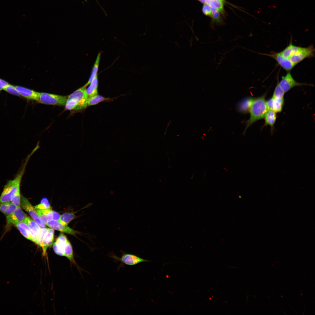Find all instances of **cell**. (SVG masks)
Returning a JSON list of instances; mask_svg holds the SVG:
<instances>
[{"instance_id": "cell-20", "label": "cell", "mask_w": 315, "mask_h": 315, "mask_svg": "<svg viewBox=\"0 0 315 315\" xmlns=\"http://www.w3.org/2000/svg\"><path fill=\"white\" fill-rule=\"evenodd\" d=\"M264 118L265 122L264 126L268 125L270 126L272 130L276 119V113L272 110H268Z\"/></svg>"}, {"instance_id": "cell-9", "label": "cell", "mask_w": 315, "mask_h": 315, "mask_svg": "<svg viewBox=\"0 0 315 315\" xmlns=\"http://www.w3.org/2000/svg\"><path fill=\"white\" fill-rule=\"evenodd\" d=\"M270 57L274 59L277 63L285 70L290 71L295 66L288 59L285 57L281 52H272L270 54H261Z\"/></svg>"}, {"instance_id": "cell-19", "label": "cell", "mask_w": 315, "mask_h": 315, "mask_svg": "<svg viewBox=\"0 0 315 315\" xmlns=\"http://www.w3.org/2000/svg\"><path fill=\"white\" fill-rule=\"evenodd\" d=\"M90 85L86 89V92L88 98L98 94V82L97 75L92 80Z\"/></svg>"}, {"instance_id": "cell-17", "label": "cell", "mask_w": 315, "mask_h": 315, "mask_svg": "<svg viewBox=\"0 0 315 315\" xmlns=\"http://www.w3.org/2000/svg\"><path fill=\"white\" fill-rule=\"evenodd\" d=\"M254 99L252 97H248L243 99L237 105L238 111L244 114L249 112Z\"/></svg>"}, {"instance_id": "cell-12", "label": "cell", "mask_w": 315, "mask_h": 315, "mask_svg": "<svg viewBox=\"0 0 315 315\" xmlns=\"http://www.w3.org/2000/svg\"><path fill=\"white\" fill-rule=\"evenodd\" d=\"M68 239L63 234L61 233L53 245L54 252L57 255L63 256Z\"/></svg>"}, {"instance_id": "cell-23", "label": "cell", "mask_w": 315, "mask_h": 315, "mask_svg": "<svg viewBox=\"0 0 315 315\" xmlns=\"http://www.w3.org/2000/svg\"><path fill=\"white\" fill-rule=\"evenodd\" d=\"M299 47V46L293 45L291 42L289 45L281 52L285 57L289 59L290 57L295 54Z\"/></svg>"}, {"instance_id": "cell-2", "label": "cell", "mask_w": 315, "mask_h": 315, "mask_svg": "<svg viewBox=\"0 0 315 315\" xmlns=\"http://www.w3.org/2000/svg\"><path fill=\"white\" fill-rule=\"evenodd\" d=\"M88 99L85 88L83 87L68 96L65 105V109L74 111L82 110L87 106Z\"/></svg>"}, {"instance_id": "cell-10", "label": "cell", "mask_w": 315, "mask_h": 315, "mask_svg": "<svg viewBox=\"0 0 315 315\" xmlns=\"http://www.w3.org/2000/svg\"><path fill=\"white\" fill-rule=\"evenodd\" d=\"M27 216L20 206L17 207L12 213L6 216L7 225L8 226L15 225L18 223L23 222Z\"/></svg>"}, {"instance_id": "cell-25", "label": "cell", "mask_w": 315, "mask_h": 315, "mask_svg": "<svg viewBox=\"0 0 315 315\" xmlns=\"http://www.w3.org/2000/svg\"><path fill=\"white\" fill-rule=\"evenodd\" d=\"M75 217L74 213L73 212H66L61 215L58 220L62 224L67 225Z\"/></svg>"}, {"instance_id": "cell-3", "label": "cell", "mask_w": 315, "mask_h": 315, "mask_svg": "<svg viewBox=\"0 0 315 315\" xmlns=\"http://www.w3.org/2000/svg\"><path fill=\"white\" fill-rule=\"evenodd\" d=\"M25 166L23 167L15 178L9 181L5 186L0 196V203L11 202L16 193L20 190V184Z\"/></svg>"}, {"instance_id": "cell-37", "label": "cell", "mask_w": 315, "mask_h": 315, "mask_svg": "<svg viewBox=\"0 0 315 315\" xmlns=\"http://www.w3.org/2000/svg\"><path fill=\"white\" fill-rule=\"evenodd\" d=\"M201 3L204 4H206V0H198Z\"/></svg>"}, {"instance_id": "cell-5", "label": "cell", "mask_w": 315, "mask_h": 315, "mask_svg": "<svg viewBox=\"0 0 315 315\" xmlns=\"http://www.w3.org/2000/svg\"><path fill=\"white\" fill-rule=\"evenodd\" d=\"M67 97L45 92H39L37 101L42 104L58 106L65 105Z\"/></svg>"}, {"instance_id": "cell-11", "label": "cell", "mask_w": 315, "mask_h": 315, "mask_svg": "<svg viewBox=\"0 0 315 315\" xmlns=\"http://www.w3.org/2000/svg\"><path fill=\"white\" fill-rule=\"evenodd\" d=\"M51 228L72 235H75L78 232L67 225L62 224L58 220H49L46 224Z\"/></svg>"}, {"instance_id": "cell-1", "label": "cell", "mask_w": 315, "mask_h": 315, "mask_svg": "<svg viewBox=\"0 0 315 315\" xmlns=\"http://www.w3.org/2000/svg\"><path fill=\"white\" fill-rule=\"evenodd\" d=\"M266 94L254 98L250 108L249 119L245 122V127L243 134L247 129L256 121L264 118L268 111L265 100Z\"/></svg>"}, {"instance_id": "cell-13", "label": "cell", "mask_w": 315, "mask_h": 315, "mask_svg": "<svg viewBox=\"0 0 315 315\" xmlns=\"http://www.w3.org/2000/svg\"><path fill=\"white\" fill-rule=\"evenodd\" d=\"M21 234L26 238L37 244L36 237L29 226L24 222L15 225Z\"/></svg>"}, {"instance_id": "cell-18", "label": "cell", "mask_w": 315, "mask_h": 315, "mask_svg": "<svg viewBox=\"0 0 315 315\" xmlns=\"http://www.w3.org/2000/svg\"><path fill=\"white\" fill-rule=\"evenodd\" d=\"M24 222L29 226L35 235L37 244L41 228L37 223L27 216L25 218Z\"/></svg>"}, {"instance_id": "cell-34", "label": "cell", "mask_w": 315, "mask_h": 315, "mask_svg": "<svg viewBox=\"0 0 315 315\" xmlns=\"http://www.w3.org/2000/svg\"><path fill=\"white\" fill-rule=\"evenodd\" d=\"M35 209L41 220L46 225L49 221L46 216L43 214L39 209Z\"/></svg>"}, {"instance_id": "cell-33", "label": "cell", "mask_w": 315, "mask_h": 315, "mask_svg": "<svg viewBox=\"0 0 315 315\" xmlns=\"http://www.w3.org/2000/svg\"><path fill=\"white\" fill-rule=\"evenodd\" d=\"M202 10L203 13L205 15L208 16H211L212 8L209 5L206 4H204Z\"/></svg>"}, {"instance_id": "cell-32", "label": "cell", "mask_w": 315, "mask_h": 315, "mask_svg": "<svg viewBox=\"0 0 315 315\" xmlns=\"http://www.w3.org/2000/svg\"><path fill=\"white\" fill-rule=\"evenodd\" d=\"M39 209L43 214L46 216L49 221L52 220V212L53 211L52 210L51 207L43 209Z\"/></svg>"}, {"instance_id": "cell-14", "label": "cell", "mask_w": 315, "mask_h": 315, "mask_svg": "<svg viewBox=\"0 0 315 315\" xmlns=\"http://www.w3.org/2000/svg\"><path fill=\"white\" fill-rule=\"evenodd\" d=\"M284 104V98H277L272 97L266 101L268 110L273 111L276 113L282 111Z\"/></svg>"}, {"instance_id": "cell-4", "label": "cell", "mask_w": 315, "mask_h": 315, "mask_svg": "<svg viewBox=\"0 0 315 315\" xmlns=\"http://www.w3.org/2000/svg\"><path fill=\"white\" fill-rule=\"evenodd\" d=\"M122 255L120 257L117 256L114 253H111L109 256L111 258L114 262H120V264L118 266L117 269L124 266L125 265H134L140 263L149 262V260L142 258L133 254L127 253L121 251Z\"/></svg>"}, {"instance_id": "cell-22", "label": "cell", "mask_w": 315, "mask_h": 315, "mask_svg": "<svg viewBox=\"0 0 315 315\" xmlns=\"http://www.w3.org/2000/svg\"><path fill=\"white\" fill-rule=\"evenodd\" d=\"M101 54V53H99L98 54L95 61L94 64L91 75L88 81L83 87L85 88L88 85L90 84L93 79L97 75V73L98 70L99 63L100 59Z\"/></svg>"}, {"instance_id": "cell-15", "label": "cell", "mask_w": 315, "mask_h": 315, "mask_svg": "<svg viewBox=\"0 0 315 315\" xmlns=\"http://www.w3.org/2000/svg\"><path fill=\"white\" fill-rule=\"evenodd\" d=\"M15 87L20 95L28 99L37 101L39 92L22 86Z\"/></svg>"}, {"instance_id": "cell-28", "label": "cell", "mask_w": 315, "mask_h": 315, "mask_svg": "<svg viewBox=\"0 0 315 315\" xmlns=\"http://www.w3.org/2000/svg\"><path fill=\"white\" fill-rule=\"evenodd\" d=\"M3 90L14 95L18 96L20 95L15 86L9 84L4 88Z\"/></svg>"}, {"instance_id": "cell-7", "label": "cell", "mask_w": 315, "mask_h": 315, "mask_svg": "<svg viewBox=\"0 0 315 315\" xmlns=\"http://www.w3.org/2000/svg\"><path fill=\"white\" fill-rule=\"evenodd\" d=\"M279 83L285 93L295 87L304 85L312 86L310 84L297 82L293 78L290 72H288L286 75L281 77Z\"/></svg>"}, {"instance_id": "cell-21", "label": "cell", "mask_w": 315, "mask_h": 315, "mask_svg": "<svg viewBox=\"0 0 315 315\" xmlns=\"http://www.w3.org/2000/svg\"><path fill=\"white\" fill-rule=\"evenodd\" d=\"M17 208L11 202L0 203V211L6 216L12 213Z\"/></svg>"}, {"instance_id": "cell-8", "label": "cell", "mask_w": 315, "mask_h": 315, "mask_svg": "<svg viewBox=\"0 0 315 315\" xmlns=\"http://www.w3.org/2000/svg\"><path fill=\"white\" fill-rule=\"evenodd\" d=\"M21 205L22 207L29 213L34 221L40 227L43 228L46 227V224L41 220L34 207L32 205L27 199L22 196Z\"/></svg>"}, {"instance_id": "cell-24", "label": "cell", "mask_w": 315, "mask_h": 315, "mask_svg": "<svg viewBox=\"0 0 315 315\" xmlns=\"http://www.w3.org/2000/svg\"><path fill=\"white\" fill-rule=\"evenodd\" d=\"M224 0H206V4L211 8L216 9L220 12L223 11Z\"/></svg>"}, {"instance_id": "cell-16", "label": "cell", "mask_w": 315, "mask_h": 315, "mask_svg": "<svg viewBox=\"0 0 315 315\" xmlns=\"http://www.w3.org/2000/svg\"><path fill=\"white\" fill-rule=\"evenodd\" d=\"M54 232L53 229L48 228L47 232L44 237L41 247L43 250V255L44 256L46 255V251L48 248L53 244Z\"/></svg>"}, {"instance_id": "cell-30", "label": "cell", "mask_w": 315, "mask_h": 315, "mask_svg": "<svg viewBox=\"0 0 315 315\" xmlns=\"http://www.w3.org/2000/svg\"><path fill=\"white\" fill-rule=\"evenodd\" d=\"M21 197L20 190L18 191L15 194L11 202L17 207L20 206Z\"/></svg>"}, {"instance_id": "cell-27", "label": "cell", "mask_w": 315, "mask_h": 315, "mask_svg": "<svg viewBox=\"0 0 315 315\" xmlns=\"http://www.w3.org/2000/svg\"><path fill=\"white\" fill-rule=\"evenodd\" d=\"M277 83L274 90L272 96L274 98H284L285 92L280 85L278 79Z\"/></svg>"}, {"instance_id": "cell-36", "label": "cell", "mask_w": 315, "mask_h": 315, "mask_svg": "<svg viewBox=\"0 0 315 315\" xmlns=\"http://www.w3.org/2000/svg\"><path fill=\"white\" fill-rule=\"evenodd\" d=\"M60 216V215L58 213L54 211H53L52 220H58Z\"/></svg>"}, {"instance_id": "cell-6", "label": "cell", "mask_w": 315, "mask_h": 315, "mask_svg": "<svg viewBox=\"0 0 315 315\" xmlns=\"http://www.w3.org/2000/svg\"><path fill=\"white\" fill-rule=\"evenodd\" d=\"M315 56V49L312 44L307 47H299L295 54L289 59L295 65L307 58Z\"/></svg>"}, {"instance_id": "cell-35", "label": "cell", "mask_w": 315, "mask_h": 315, "mask_svg": "<svg viewBox=\"0 0 315 315\" xmlns=\"http://www.w3.org/2000/svg\"><path fill=\"white\" fill-rule=\"evenodd\" d=\"M8 83L5 80L0 79V91L3 90L4 88L8 84Z\"/></svg>"}, {"instance_id": "cell-26", "label": "cell", "mask_w": 315, "mask_h": 315, "mask_svg": "<svg viewBox=\"0 0 315 315\" xmlns=\"http://www.w3.org/2000/svg\"><path fill=\"white\" fill-rule=\"evenodd\" d=\"M108 99L105 98L98 94L88 98L87 102V105L91 106L97 104L99 102L108 100Z\"/></svg>"}, {"instance_id": "cell-31", "label": "cell", "mask_w": 315, "mask_h": 315, "mask_svg": "<svg viewBox=\"0 0 315 315\" xmlns=\"http://www.w3.org/2000/svg\"><path fill=\"white\" fill-rule=\"evenodd\" d=\"M48 228H41L40 233L38 240L37 245L42 247V243L44 237L47 232Z\"/></svg>"}, {"instance_id": "cell-29", "label": "cell", "mask_w": 315, "mask_h": 315, "mask_svg": "<svg viewBox=\"0 0 315 315\" xmlns=\"http://www.w3.org/2000/svg\"><path fill=\"white\" fill-rule=\"evenodd\" d=\"M211 8L212 11L211 16L213 20L217 22H219L221 20L220 12L216 9Z\"/></svg>"}]
</instances>
